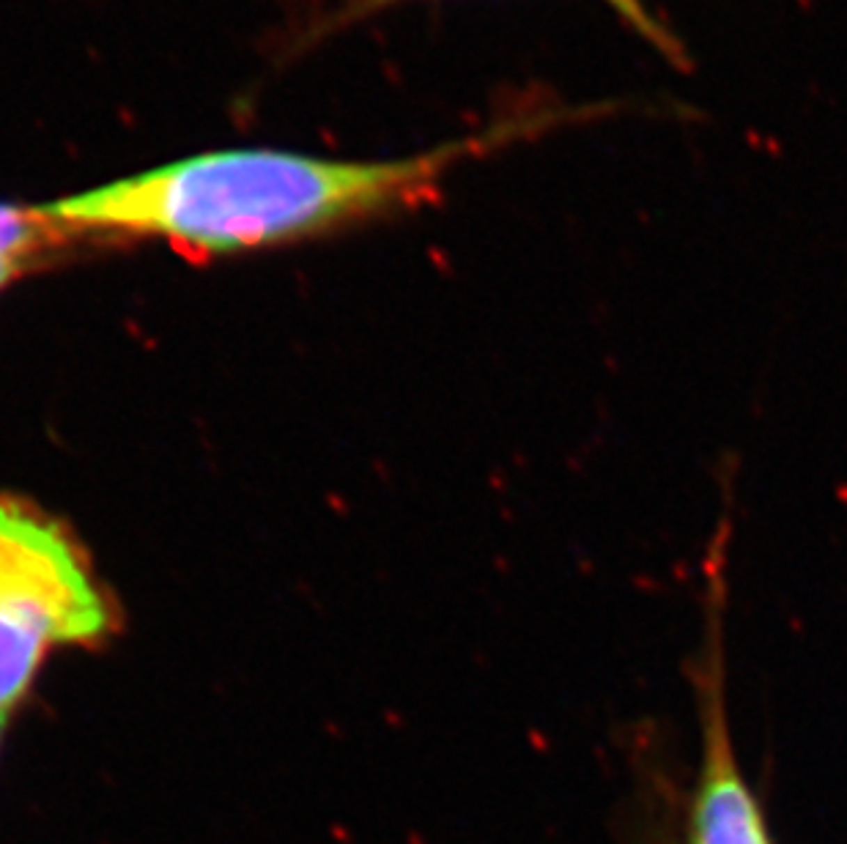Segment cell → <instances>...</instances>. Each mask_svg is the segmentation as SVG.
<instances>
[{
    "label": "cell",
    "instance_id": "obj_7",
    "mask_svg": "<svg viewBox=\"0 0 847 844\" xmlns=\"http://www.w3.org/2000/svg\"><path fill=\"white\" fill-rule=\"evenodd\" d=\"M3 729H6V718L0 715V738H3Z\"/></svg>",
    "mask_w": 847,
    "mask_h": 844
},
{
    "label": "cell",
    "instance_id": "obj_1",
    "mask_svg": "<svg viewBox=\"0 0 847 844\" xmlns=\"http://www.w3.org/2000/svg\"><path fill=\"white\" fill-rule=\"evenodd\" d=\"M562 118V113L505 118L483 134L384 162L315 159L269 148L212 151L45 209L72 230L157 236L195 255L242 253L428 203L461 159Z\"/></svg>",
    "mask_w": 847,
    "mask_h": 844
},
{
    "label": "cell",
    "instance_id": "obj_4",
    "mask_svg": "<svg viewBox=\"0 0 847 844\" xmlns=\"http://www.w3.org/2000/svg\"><path fill=\"white\" fill-rule=\"evenodd\" d=\"M74 230L47 214V209H19L0 203V255L33 258L45 250L61 247Z\"/></svg>",
    "mask_w": 847,
    "mask_h": 844
},
{
    "label": "cell",
    "instance_id": "obj_2",
    "mask_svg": "<svg viewBox=\"0 0 847 844\" xmlns=\"http://www.w3.org/2000/svg\"><path fill=\"white\" fill-rule=\"evenodd\" d=\"M107 625L77 546L52 518L0 496V715L25 696L49 650L93 642Z\"/></svg>",
    "mask_w": 847,
    "mask_h": 844
},
{
    "label": "cell",
    "instance_id": "obj_3",
    "mask_svg": "<svg viewBox=\"0 0 847 844\" xmlns=\"http://www.w3.org/2000/svg\"><path fill=\"white\" fill-rule=\"evenodd\" d=\"M708 537L702 565V633L688 661V683L699 721V767L686 817V844H773L762 800L749 784L732 735L729 669H727V609H729V543L732 493Z\"/></svg>",
    "mask_w": 847,
    "mask_h": 844
},
{
    "label": "cell",
    "instance_id": "obj_6",
    "mask_svg": "<svg viewBox=\"0 0 847 844\" xmlns=\"http://www.w3.org/2000/svg\"><path fill=\"white\" fill-rule=\"evenodd\" d=\"M28 266H31V258H8V255H0V288H6L17 274H22Z\"/></svg>",
    "mask_w": 847,
    "mask_h": 844
},
{
    "label": "cell",
    "instance_id": "obj_5",
    "mask_svg": "<svg viewBox=\"0 0 847 844\" xmlns=\"http://www.w3.org/2000/svg\"><path fill=\"white\" fill-rule=\"evenodd\" d=\"M393 3H401V0H349V3L340 8V19L349 22V19H354V17H365V14L379 11V8H384V6H393ZM603 3L612 6V11H615L620 19H625L644 42H650V45L656 47L661 55H669L672 61H683V47H680V42L672 36V31H667V28L658 22V17L647 8L644 0H603Z\"/></svg>",
    "mask_w": 847,
    "mask_h": 844
}]
</instances>
